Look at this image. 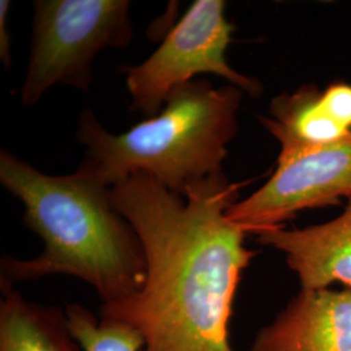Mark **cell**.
<instances>
[{"instance_id":"1","label":"cell","mask_w":351,"mask_h":351,"mask_svg":"<svg viewBox=\"0 0 351 351\" xmlns=\"http://www.w3.org/2000/svg\"><path fill=\"white\" fill-rule=\"evenodd\" d=\"M242 185L219 172L182 197L139 172L111 188L113 206L143 246L147 276L138 293L101 304V317L134 328L143 351H233L228 323L256 255L226 217Z\"/></svg>"},{"instance_id":"2","label":"cell","mask_w":351,"mask_h":351,"mask_svg":"<svg viewBox=\"0 0 351 351\" xmlns=\"http://www.w3.org/2000/svg\"><path fill=\"white\" fill-rule=\"evenodd\" d=\"M0 184L23 202L24 224L45 243L36 258H1V288L68 275L95 289L101 304L123 301L142 289L147 276L143 246L113 206L111 188L97 177L81 168L72 175H46L3 150Z\"/></svg>"},{"instance_id":"3","label":"cell","mask_w":351,"mask_h":351,"mask_svg":"<svg viewBox=\"0 0 351 351\" xmlns=\"http://www.w3.org/2000/svg\"><path fill=\"white\" fill-rule=\"evenodd\" d=\"M242 93L233 85L213 88L207 80H193L175 88L155 117L120 134L85 110L77 126V141L85 147L78 168L108 188L142 172L185 197L194 184L223 172L226 146L239 130Z\"/></svg>"},{"instance_id":"4","label":"cell","mask_w":351,"mask_h":351,"mask_svg":"<svg viewBox=\"0 0 351 351\" xmlns=\"http://www.w3.org/2000/svg\"><path fill=\"white\" fill-rule=\"evenodd\" d=\"M129 10L128 0L34 1L23 104H37L55 85L88 91L95 56L104 49H125L133 40Z\"/></svg>"},{"instance_id":"5","label":"cell","mask_w":351,"mask_h":351,"mask_svg":"<svg viewBox=\"0 0 351 351\" xmlns=\"http://www.w3.org/2000/svg\"><path fill=\"white\" fill-rule=\"evenodd\" d=\"M226 7L223 0L194 1L143 63L121 66L132 111L155 117L175 88L203 73L220 75L252 97L262 94L256 80L236 72L226 62L234 26L226 20Z\"/></svg>"},{"instance_id":"6","label":"cell","mask_w":351,"mask_h":351,"mask_svg":"<svg viewBox=\"0 0 351 351\" xmlns=\"http://www.w3.org/2000/svg\"><path fill=\"white\" fill-rule=\"evenodd\" d=\"M351 198V133L336 143L280 154L276 171L262 188L234 203L226 217L246 233L281 228L307 208Z\"/></svg>"},{"instance_id":"7","label":"cell","mask_w":351,"mask_h":351,"mask_svg":"<svg viewBox=\"0 0 351 351\" xmlns=\"http://www.w3.org/2000/svg\"><path fill=\"white\" fill-rule=\"evenodd\" d=\"M250 351H351V288L301 290Z\"/></svg>"},{"instance_id":"8","label":"cell","mask_w":351,"mask_h":351,"mask_svg":"<svg viewBox=\"0 0 351 351\" xmlns=\"http://www.w3.org/2000/svg\"><path fill=\"white\" fill-rule=\"evenodd\" d=\"M256 236L261 245L285 255L302 290L326 289L335 282L351 288V198L343 213L326 224L293 230L276 228Z\"/></svg>"},{"instance_id":"9","label":"cell","mask_w":351,"mask_h":351,"mask_svg":"<svg viewBox=\"0 0 351 351\" xmlns=\"http://www.w3.org/2000/svg\"><path fill=\"white\" fill-rule=\"evenodd\" d=\"M1 291L0 351H84L60 307L26 301L13 287Z\"/></svg>"},{"instance_id":"10","label":"cell","mask_w":351,"mask_h":351,"mask_svg":"<svg viewBox=\"0 0 351 351\" xmlns=\"http://www.w3.org/2000/svg\"><path fill=\"white\" fill-rule=\"evenodd\" d=\"M269 113L271 117H261V121L280 141V154L332 145L351 133L326 111L322 93L314 86H304L294 94L277 97L272 101Z\"/></svg>"},{"instance_id":"11","label":"cell","mask_w":351,"mask_h":351,"mask_svg":"<svg viewBox=\"0 0 351 351\" xmlns=\"http://www.w3.org/2000/svg\"><path fill=\"white\" fill-rule=\"evenodd\" d=\"M68 326L84 351H143L145 339L125 323L98 319L78 303L65 306Z\"/></svg>"},{"instance_id":"12","label":"cell","mask_w":351,"mask_h":351,"mask_svg":"<svg viewBox=\"0 0 351 351\" xmlns=\"http://www.w3.org/2000/svg\"><path fill=\"white\" fill-rule=\"evenodd\" d=\"M322 101L330 116L351 130V85L333 84L322 93Z\"/></svg>"},{"instance_id":"13","label":"cell","mask_w":351,"mask_h":351,"mask_svg":"<svg viewBox=\"0 0 351 351\" xmlns=\"http://www.w3.org/2000/svg\"><path fill=\"white\" fill-rule=\"evenodd\" d=\"M11 3L8 0L0 1V60L10 69L12 64L11 58V34L8 32V11Z\"/></svg>"}]
</instances>
